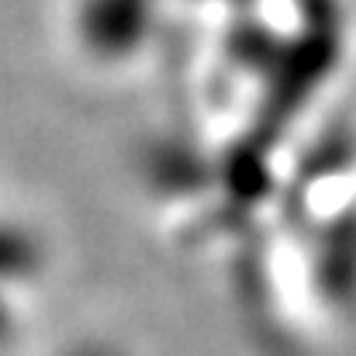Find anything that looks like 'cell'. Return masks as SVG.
Instances as JSON below:
<instances>
[{
	"label": "cell",
	"mask_w": 356,
	"mask_h": 356,
	"mask_svg": "<svg viewBox=\"0 0 356 356\" xmlns=\"http://www.w3.org/2000/svg\"><path fill=\"white\" fill-rule=\"evenodd\" d=\"M42 273V245L17 222L0 218V346L10 343L17 329L14 298L28 291Z\"/></svg>",
	"instance_id": "obj_1"
},
{
	"label": "cell",
	"mask_w": 356,
	"mask_h": 356,
	"mask_svg": "<svg viewBox=\"0 0 356 356\" xmlns=\"http://www.w3.org/2000/svg\"><path fill=\"white\" fill-rule=\"evenodd\" d=\"M76 356H101V353H90V350H83V353H76Z\"/></svg>",
	"instance_id": "obj_2"
}]
</instances>
